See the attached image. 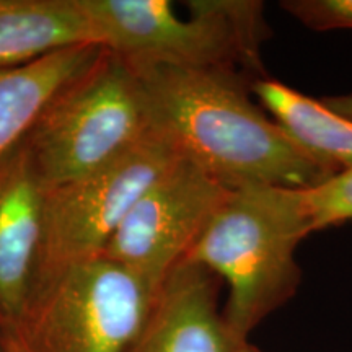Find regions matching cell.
Wrapping results in <instances>:
<instances>
[{
  "label": "cell",
  "instance_id": "1",
  "mask_svg": "<svg viewBox=\"0 0 352 352\" xmlns=\"http://www.w3.org/2000/svg\"><path fill=\"white\" fill-rule=\"evenodd\" d=\"M148 126L183 160L227 189L311 188L333 173L316 164L253 100L256 78L235 69L134 70Z\"/></svg>",
  "mask_w": 352,
  "mask_h": 352
},
{
  "label": "cell",
  "instance_id": "2",
  "mask_svg": "<svg viewBox=\"0 0 352 352\" xmlns=\"http://www.w3.org/2000/svg\"><path fill=\"white\" fill-rule=\"evenodd\" d=\"M302 189H233L184 259L227 285L223 318L241 341H250L302 284L296 253L311 233Z\"/></svg>",
  "mask_w": 352,
  "mask_h": 352
},
{
  "label": "cell",
  "instance_id": "3",
  "mask_svg": "<svg viewBox=\"0 0 352 352\" xmlns=\"http://www.w3.org/2000/svg\"><path fill=\"white\" fill-rule=\"evenodd\" d=\"M104 50L132 70L235 69L264 77L261 44L270 36L264 3L195 0L189 16L166 0H78Z\"/></svg>",
  "mask_w": 352,
  "mask_h": 352
},
{
  "label": "cell",
  "instance_id": "4",
  "mask_svg": "<svg viewBox=\"0 0 352 352\" xmlns=\"http://www.w3.org/2000/svg\"><path fill=\"white\" fill-rule=\"evenodd\" d=\"M148 129L138 74L103 50L51 100L21 142L50 189L109 164Z\"/></svg>",
  "mask_w": 352,
  "mask_h": 352
},
{
  "label": "cell",
  "instance_id": "5",
  "mask_svg": "<svg viewBox=\"0 0 352 352\" xmlns=\"http://www.w3.org/2000/svg\"><path fill=\"white\" fill-rule=\"evenodd\" d=\"M179 158L164 135L148 129L109 164L46 189L30 297L70 267L103 256L132 206Z\"/></svg>",
  "mask_w": 352,
  "mask_h": 352
},
{
  "label": "cell",
  "instance_id": "6",
  "mask_svg": "<svg viewBox=\"0 0 352 352\" xmlns=\"http://www.w3.org/2000/svg\"><path fill=\"white\" fill-rule=\"evenodd\" d=\"M158 289L120 263L95 258L34 292L16 333L28 352H127Z\"/></svg>",
  "mask_w": 352,
  "mask_h": 352
},
{
  "label": "cell",
  "instance_id": "7",
  "mask_svg": "<svg viewBox=\"0 0 352 352\" xmlns=\"http://www.w3.org/2000/svg\"><path fill=\"white\" fill-rule=\"evenodd\" d=\"M232 189L179 158L132 206L103 258L160 287L183 263Z\"/></svg>",
  "mask_w": 352,
  "mask_h": 352
},
{
  "label": "cell",
  "instance_id": "8",
  "mask_svg": "<svg viewBox=\"0 0 352 352\" xmlns=\"http://www.w3.org/2000/svg\"><path fill=\"white\" fill-rule=\"evenodd\" d=\"M220 285L206 267L179 263L158 289L127 352H240L248 341L228 328L219 303Z\"/></svg>",
  "mask_w": 352,
  "mask_h": 352
},
{
  "label": "cell",
  "instance_id": "9",
  "mask_svg": "<svg viewBox=\"0 0 352 352\" xmlns=\"http://www.w3.org/2000/svg\"><path fill=\"white\" fill-rule=\"evenodd\" d=\"M46 188L23 142L0 158V333L16 331L28 303Z\"/></svg>",
  "mask_w": 352,
  "mask_h": 352
},
{
  "label": "cell",
  "instance_id": "10",
  "mask_svg": "<svg viewBox=\"0 0 352 352\" xmlns=\"http://www.w3.org/2000/svg\"><path fill=\"white\" fill-rule=\"evenodd\" d=\"M85 44L101 39L78 0H0V69Z\"/></svg>",
  "mask_w": 352,
  "mask_h": 352
},
{
  "label": "cell",
  "instance_id": "11",
  "mask_svg": "<svg viewBox=\"0 0 352 352\" xmlns=\"http://www.w3.org/2000/svg\"><path fill=\"white\" fill-rule=\"evenodd\" d=\"M253 96L271 120L316 164L336 175L352 168V120L267 76L252 83Z\"/></svg>",
  "mask_w": 352,
  "mask_h": 352
},
{
  "label": "cell",
  "instance_id": "12",
  "mask_svg": "<svg viewBox=\"0 0 352 352\" xmlns=\"http://www.w3.org/2000/svg\"><path fill=\"white\" fill-rule=\"evenodd\" d=\"M103 50L85 44L20 67L0 69V158L25 139L51 100L90 67Z\"/></svg>",
  "mask_w": 352,
  "mask_h": 352
},
{
  "label": "cell",
  "instance_id": "13",
  "mask_svg": "<svg viewBox=\"0 0 352 352\" xmlns=\"http://www.w3.org/2000/svg\"><path fill=\"white\" fill-rule=\"evenodd\" d=\"M302 191L311 233L352 220V168Z\"/></svg>",
  "mask_w": 352,
  "mask_h": 352
},
{
  "label": "cell",
  "instance_id": "14",
  "mask_svg": "<svg viewBox=\"0 0 352 352\" xmlns=\"http://www.w3.org/2000/svg\"><path fill=\"white\" fill-rule=\"evenodd\" d=\"M280 8L315 32L352 30V0H284Z\"/></svg>",
  "mask_w": 352,
  "mask_h": 352
},
{
  "label": "cell",
  "instance_id": "15",
  "mask_svg": "<svg viewBox=\"0 0 352 352\" xmlns=\"http://www.w3.org/2000/svg\"><path fill=\"white\" fill-rule=\"evenodd\" d=\"M329 108L336 113L352 120V95H341V96H324L321 98Z\"/></svg>",
  "mask_w": 352,
  "mask_h": 352
},
{
  "label": "cell",
  "instance_id": "16",
  "mask_svg": "<svg viewBox=\"0 0 352 352\" xmlns=\"http://www.w3.org/2000/svg\"><path fill=\"white\" fill-rule=\"evenodd\" d=\"M0 342H2V347L6 352H28L25 342L21 341L16 331L0 333Z\"/></svg>",
  "mask_w": 352,
  "mask_h": 352
},
{
  "label": "cell",
  "instance_id": "17",
  "mask_svg": "<svg viewBox=\"0 0 352 352\" xmlns=\"http://www.w3.org/2000/svg\"><path fill=\"white\" fill-rule=\"evenodd\" d=\"M240 352H264V351H261L259 349V347H256L254 344H252V342H245L243 344V347H241L240 349Z\"/></svg>",
  "mask_w": 352,
  "mask_h": 352
},
{
  "label": "cell",
  "instance_id": "18",
  "mask_svg": "<svg viewBox=\"0 0 352 352\" xmlns=\"http://www.w3.org/2000/svg\"><path fill=\"white\" fill-rule=\"evenodd\" d=\"M0 352H6V351H3V347H2V342H0Z\"/></svg>",
  "mask_w": 352,
  "mask_h": 352
}]
</instances>
